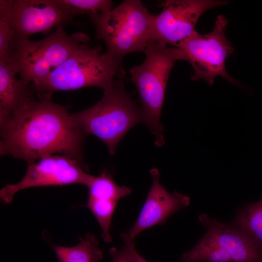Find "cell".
I'll list each match as a JSON object with an SVG mask.
<instances>
[{
	"label": "cell",
	"mask_w": 262,
	"mask_h": 262,
	"mask_svg": "<svg viewBox=\"0 0 262 262\" xmlns=\"http://www.w3.org/2000/svg\"><path fill=\"white\" fill-rule=\"evenodd\" d=\"M52 94L39 96L0 127V154L29 163L61 154L84 163L85 134L67 107L52 100Z\"/></svg>",
	"instance_id": "6da1fadb"
},
{
	"label": "cell",
	"mask_w": 262,
	"mask_h": 262,
	"mask_svg": "<svg viewBox=\"0 0 262 262\" xmlns=\"http://www.w3.org/2000/svg\"><path fill=\"white\" fill-rule=\"evenodd\" d=\"M103 91L98 102L72 115L85 134L99 139L112 155L124 135L138 123H144V118L141 107L127 92L121 79H115Z\"/></svg>",
	"instance_id": "7a4b0ae2"
},
{
	"label": "cell",
	"mask_w": 262,
	"mask_h": 262,
	"mask_svg": "<svg viewBox=\"0 0 262 262\" xmlns=\"http://www.w3.org/2000/svg\"><path fill=\"white\" fill-rule=\"evenodd\" d=\"M144 53V62L130 69L131 80L140 96L144 123L159 147L165 142L161 116L167 82L175 64L181 60L180 52L177 47L151 42Z\"/></svg>",
	"instance_id": "3957f363"
},
{
	"label": "cell",
	"mask_w": 262,
	"mask_h": 262,
	"mask_svg": "<svg viewBox=\"0 0 262 262\" xmlns=\"http://www.w3.org/2000/svg\"><path fill=\"white\" fill-rule=\"evenodd\" d=\"M153 14L139 0H125L92 18L96 38L102 40L105 53L118 62L132 52H144L151 42Z\"/></svg>",
	"instance_id": "277c9868"
},
{
	"label": "cell",
	"mask_w": 262,
	"mask_h": 262,
	"mask_svg": "<svg viewBox=\"0 0 262 262\" xmlns=\"http://www.w3.org/2000/svg\"><path fill=\"white\" fill-rule=\"evenodd\" d=\"M125 72L121 63L101 53L99 46L80 49L47 78L33 85L40 95L89 86L103 90Z\"/></svg>",
	"instance_id": "5b68a950"
},
{
	"label": "cell",
	"mask_w": 262,
	"mask_h": 262,
	"mask_svg": "<svg viewBox=\"0 0 262 262\" xmlns=\"http://www.w3.org/2000/svg\"><path fill=\"white\" fill-rule=\"evenodd\" d=\"M89 35L76 32L67 34L63 26L38 41L19 39L7 60L23 81L34 85L49 76L75 51L88 46Z\"/></svg>",
	"instance_id": "8992f818"
},
{
	"label": "cell",
	"mask_w": 262,
	"mask_h": 262,
	"mask_svg": "<svg viewBox=\"0 0 262 262\" xmlns=\"http://www.w3.org/2000/svg\"><path fill=\"white\" fill-rule=\"evenodd\" d=\"M228 22V19L220 15L212 32L201 34L195 31L177 46L181 60L188 61L193 67V81L203 80L212 85L215 78L219 76L238 85L237 81L228 73L225 66L226 59L234 51L233 46L225 34Z\"/></svg>",
	"instance_id": "52a82bcc"
},
{
	"label": "cell",
	"mask_w": 262,
	"mask_h": 262,
	"mask_svg": "<svg viewBox=\"0 0 262 262\" xmlns=\"http://www.w3.org/2000/svg\"><path fill=\"white\" fill-rule=\"evenodd\" d=\"M87 170L85 164L67 156L53 154L43 157L28 163L26 173L19 182L6 184L0 190V200L10 203L16 193L33 187L72 184L87 186L93 176L85 171Z\"/></svg>",
	"instance_id": "ba28073f"
},
{
	"label": "cell",
	"mask_w": 262,
	"mask_h": 262,
	"mask_svg": "<svg viewBox=\"0 0 262 262\" xmlns=\"http://www.w3.org/2000/svg\"><path fill=\"white\" fill-rule=\"evenodd\" d=\"M0 16L18 39L72 23L74 18L59 0H0Z\"/></svg>",
	"instance_id": "9c48e42d"
},
{
	"label": "cell",
	"mask_w": 262,
	"mask_h": 262,
	"mask_svg": "<svg viewBox=\"0 0 262 262\" xmlns=\"http://www.w3.org/2000/svg\"><path fill=\"white\" fill-rule=\"evenodd\" d=\"M226 0H167L162 2L161 12L153 14L151 39L177 47L195 31L198 19L206 11L226 5Z\"/></svg>",
	"instance_id": "30bf717a"
},
{
	"label": "cell",
	"mask_w": 262,
	"mask_h": 262,
	"mask_svg": "<svg viewBox=\"0 0 262 262\" xmlns=\"http://www.w3.org/2000/svg\"><path fill=\"white\" fill-rule=\"evenodd\" d=\"M152 184L138 217L132 227L121 233L122 239L135 241L142 231L165 222L171 215L188 206L189 196L178 192H168L160 182L158 169L150 170Z\"/></svg>",
	"instance_id": "8fae6325"
},
{
	"label": "cell",
	"mask_w": 262,
	"mask_h": 262,
	"mask_svg": "<svg viewBox=\"0 0 262 262\" xmlns=\"http://www.w3.org/2000/svg\"><path fill=\"white\" fill-rule=\"evenodd\" d=\"M198 220L206 229L202 237L221 249L233 262H262V253L230 224L201 214Z\"/></svg>",
	"instance_id": "7c38bea8"
},
{
	"label": "cell",
	"mask_w": 262,
	"mask_h": 262,
	"mask_svg": "<svg viewBox=\"0 0 262 262\" xmlns=\"http://www.w3.org/2000/svg\"><path fill=\"white\" fill-rule=\"evenodd\" d=\"M38 94L7 60H0V127Z\"/></svg>",
	"instance_id": "4fadbf2b"
},
{
	"label": "cell",
	"mask_w": 262,
	"mask_h": 262,
	"mask_svg": "<svg viewBox=\"0 0 262 262\" xmlns=\"http://www.w3.org/2000/svg\"><path fill=\"white\" fill-rule=\"evenodd\" d=\"M88 198L86 206L95 214L115 213L119 200L131 194V189L119 186L112 175L104 170L98 176H93L87 186Z\"/></svg>",
	"instance_id": "5bb4252c"
},
{
	"label": "cell",
	"mask_w": 262,
	"mask_h": 262,
	"mask_svg": "<svg viewBox=\"0 0 262 262\" xmlns=\"http://www.w3.org/2000/svg\"><path fill=\"white\" fill-rule=\"evenodd\" d=\"M230 224L240 230L262 253V198L242 207Z\"/></svg>",
	"instance_id": "9a60e30c"
},
{
	"label": "cell",
	"mask_w": 262,
	"mask_h": 262,
	"mask_svg": "<svg viewBox=\"0 0 262 262\" xmlns=\"http://www.w3.org/2000/svg\"><path fill=\"white\" fill-rule=\"evenodd\" d=\"M58 262H98L103 256V251L98 246V239L91 233L77 245L66 247L52 245Z\"/></svg>",
	"instance_id": "2e32d148"
},
{
	"label": "cell",
	"mask_w": 262,
	"mask_h": 262,
	"mask_svg": "<svg viewBox=\"0 0 262 262\" xmlns=\"http://www.w3.org/2000/svg\"><path fill=\"white\" fill-rule=\"evenodd\" d=\"M183 262H233L221 249L201 238L190 250L180 257Z\"/></svg>",
	"instance_id": "e0dca14e"
},
{
	"label": "cell",
	"mask_w": 262,
	"mask_h": 262,
	"mask_svg": "<svg viewBox=\"0 0 262 262\" xmlns=\"http://www.w3.org/2000/svg\"><path fill=\"white\" fill-rule=\"evenodd\" d=\"M73 16L86 15L91 19L113 8L110 0H59Z\"/></svg>",
	"instance_id": "ac0fdd59"
},
{
	"label": "cell",
	"mask_w": 262,
	"mask_h": 262,
	"mask_svg": "<svg viewBox=\"0 0 262 262\" xmlns=\"http://www.w3.org/2000/svg\"><path fill=\"white\" fill-rule=\"evenodd\" d=\"M18 40L6 20L0 16V60L9 58L15 49Z\"/></svg>",
	"instance_id": "d6986e66"
},
{
	"label": "cell",
	"mask_w": 262,
	"mask_h": 262,
	"mask_svg": "<svg viewBox=\"0 0 262 262\" xmlns=\"http://www.w3.org/2000/svg\"><path fill=\"white\" fill-rule=\"evenodd\" d=\"M123 241L124 244L120 249L112 247L109 250L112 262H136L135 241L123 240Z\"/></svg>",
	"instance_id": "ffe728a7"
},
{
	"label": "cell",
	"mask_w": 262,
	"mask_h": 262,
	"mask_svg": "<svg viewBox=\"0 0 262 262\" xmlns=\"http://www.w3.org/2000/svg\"><path fill=\"white\" fill-rule=\"evenodd\" d=\"M135 259L136 262H148L137 251L135 252Z\"/></svg>",
	"instance_id": "44dd1931"
}]
</instances>
